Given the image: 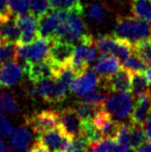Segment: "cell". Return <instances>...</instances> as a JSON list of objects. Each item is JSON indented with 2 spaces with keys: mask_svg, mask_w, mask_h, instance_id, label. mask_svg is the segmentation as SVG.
Wrapping results in <instances>:
<instances>
[{
  "mask_svg": "<svg viewBox=\"0 0 151 152\" xmlns=\"http://www.w3.org/2000/svg\"><path fill=\"white\" fill-rule=\"evenodd\" d=\"M97 51L98 50L95 46V39L89 34H87L79 42L75 49V53L69 65L75 72L76 77L88 70L89 66L96 60Z\"/></svg>",
  "mask_w": 151,
  "mask_h": 152,
  "instance_id": "1",
  "label": "cell"
},
{
  "mask_svg": "<svg viewBox=\"0 0 151 152\" xmlns=\"http://www.w3.org/2000/svg\"><path fill=\"white\" fill-rule=\"evenodd\" d=\"M86 35V26L82 19V15L69 12L66 19L59 26L55 39L62 40L75 46L76 42H80Z\"/></svg>",
  "mask_w": 151,
  "mask_h": 152,
  "instance_id": "2",
  "label": "cell"
},
{
  "mask_svg": "<svg viewBox=\"0 0 151 152\" xmlns=\"http://www.w3.org/2000/svg\"><path fill=\"white\" fill-rule=\"evenodd\" d=\"M95 46L101 54L112 55L117 59H126L133 53V45L113 35H103L95 39Z\"/></svg>",
  "mask_w": 151,
  "mask_h": 152,
  "instance_id": "3",
  "label": "cell"
},
{
  "mask_svg": "<svg viewBox=\"0 0 151 152\" xmlns=\"http://www.w3.org/2000/svg\"><path fill=\"white\" fill-rule=\"evenodd\" d=\"M50 39L39 37L33 44L30 45H17L16 56L17 60L21 59L24 63L28 62H39L48 58L51 47Z\"/></svg>",
  "mask_w": 151,
  "mask_h": 152,
  "instance_id": "4",
  "label": "cell"
},
{
  "mask_svg": "<svg viewBox=\"0 0 151 152\" xmlns=\"http://www.w3.org/2000/svg\"><path fill=\"white\" fill-rule=\"evenodd\" d=\"M75 49L76 47L74 45L59 39H54L51 42L49 56L47 59L56 68L57 72H59L61 68L71 65Z\"/></svg>",
  "mask_w": 151,
  "mask_h": 152,
  "instance_id": "5",
  "label": "cell"
},
{
  "mask_svg": "<svg viewBox=\"0 0 151 152\" xmlns=\"http://www.w3.org/2000/svg\"><path fill=\"white\" fill-rule=\"evenodd\" d=\"M26 123L32 128L33 132L36 134V137H38L44 132L60 127L59 113L54 111H42L34 113L27 118Z\"/></svg>",
  "mask_w": 151,
  "mask_h": 152,
  "instance_id": "6",
  "label": "cell"
},
{
  "mask_svg": "<svg viewBox=\"0 0 151 152\" xmlns=\"http://www.w3.org/2000/svg\"><path fill=\"white\" fill-rule=\"evenodd\" d=\"M105 110L115 119H123L133 111V95L129 92H119L109 96Z\"/></svg>",
  "mask_w": 151,
  "mask_h": 152,
  "instance_id": "7",
  "label": "cell"
},
{
  "mask_svg": "<svg viewBox=\"0 0 151 152\" xmlns=\"http://www.w3.org/2000/svg\"><path fill=\"white\" fill-rule=\"evenodd\" d=\"M15 24L21 31V39L18 45H30L39 38L38 19L33 14L29 12L15 17Z\"/></svg>",
  "mask_w": 151,
  "mask_h": 152,
  "instance_id": "8",
  "label": "cell"
},
{
  "mask_svg": "<svg viewBox=\"0 0 151 152\" xmlns=\"http://www.w3.org/2000/svg\"><path fill=\"white\" fill-rule=\"evenodd\" d=\"M23 72L26 74L29 80L34 84L40 83L44 80L54 79L57 75V69L46 59L39 62H28L23 64Z\"/></svg>",
  "mask_w": 151,
  "mask_h": 152,
  "instance_id": "9",
  "label": "cell"
},
{
  "mask_svg": "<svg viewBox=\"0 0 151 152\" xmlns=\"http://www.w3.org/2000/svg\"><path fill=\"white\" fill-rule=\"evenodd\" d=\"M71 139L59 127L38 136L36 142L52 152H66Z\"/></svg>",
  "mask_w": 151,
  "mask_h": 152,
  "instance_id": "10",
  "label": "cell"
},
{
  "mask_svg": "<svg viewBox=\"0 0 151 152\" xmlns=\"http://www.w3.org/2000/svg\"><path fill=\"white\" fill-rule=\"evenodd\" d=\"M59 118H60L61 130L67 137L75 138L83 134L84 123L74 108L71 107L64 108L59 113Z\"/></svg>",
  "mask_w": 151,
  "mask_h": 152,
  "instance_id": "11",
  "label": "cell"
},
{
  "mask_svg": "<svg viewBox=\"0 0 151 152\" xmlns=\"http://www.w3.org/2000/svg\"><path fill=\"white\" fill-rule=\"evenodd\" d=\"M103 88L107 91L119 93V92H128L131 86V72L124 68H120L116 74L107 78H101Z\"/></svg>",
  "mask_w": 151,
  "mask_h": 152,
  "instance_id": "12",
  "label": "cell"
},
{
  "mask_svg": "<svg viewBox=\"0 0 151 152\" xmlns=\"http://www.w3.org/2000/svg\"><path fill=\"white\" fill-rule=\"evenodd\" d=\"M101 83V78L93 70H86L82 75L77 76L71 84V90L82 97L83 95L96 90Z\"/></svg>",
  "mask_w": 151,
  "mask_h": 152,
  "instance_id": "13",
  "label": "cell"
},
{
  "mask_svg": "<svg viewBox=\"0 0 151 152\" xmlns=\"http://www.w3.org/2000/svg\"><path fill=\"white\" fill-rule=\"evenodd\" d=\"M151 115V90L136 97V104L131 114V123L143 126Z\"/></svg>",
  "mask_w": 151,
  "mask_h": 152,
  "instance_id": "14",
  "label": "cell"
},
{
  "mask_svg": "<svg viewBox=\"0 0 151 152\" xmlns=\"http://www.w3.org/2000/svg\"><path fill=\"white\" fill-rule=\"evenodd\" d=\"M62 23L58 10H50L42 18L38 19V34L39 37L54 40L56 32Z\"/></svg>",
  "mask_w": 151,
  "mask_h": 152,
  "instance_id": "15",
  "label": "cell"
},
{
  "mask_svg": "<svg viewBox=\"0 0 151 152\" xmlns=\"http://www.w3.org/2000/svg\"><path fill=\"white\" fill-rule=\"evenodd\" d=\"M93 124L101 134L104 139H115L121 122L116 121L107 111L105 107L97 113L93 119Z\"/></svg>",
  "mask_w": 151,
  "mask_h": 152,
  "instance_id": "16",
  "label": "cell"
},
{
  "mask_svg": "<svg viewBox=\"0 0 151 152\" xmlns=\"http://www.w3.org/2000/svg\"><path fill=\"white\" fill-rule=\"evenodd\" d=\"M23 75V67L18 60H12L0 66V88L15 86Z\"/></svg>",
  "mask_w": 151,
  "mask_h": 152,
  "instance_id": "17",
  "label": "cell"
},
{
  "mask_svg": "<svg viewBox=\"0 0 151 152\" xmlns=\"http://www.w3.org/2000/svg\"><path fill=\"white\" fill-rule=\"evenodd\" d=\"M120 68L121 63L119 59L112 55L101 54L93 66V72H96L99 78H107L116 74Z\"/></svg>",
  "mask_w": 151,
  "mask_h": 152,
  "instance_id": "18",
  "label": "cell"
},
{
  "mask_svg": "<svg viewBox=\"0 0 151 152\" xmlns=\"http://www.w3.org/2000/svg\"><path fill=\"white\" fill-rule=\"evenodd\" d=\"M21 39V31L15 24V21L8 20L0 25V44L18 45Z\"/></svg>",
  "mask_w": 151,
  "mask_h": 152,
  "instance_id": "19",
  "label": "cell"
},
{
  "mask_svg": "<svg viewBox=\"0 0 151 152\" xmlns=\"http://www.w3.org/2000/svg\"><path fill=\"white\" fill-rule=\"evenodd\" d=\"M31 134L30 130L26 126H20L14 130L10 137V145L16 150H26L27 147L31 143Z\"/></svg>",
  "mask_w": 151,
  "mask_h": 152,
  "instance_id": "20",
  "label": "cell"
},
{
  "mask_svg": "<svg viewBox=\"0 0 151 152\" xmlns=\"http://www.w3.org/2000/svg\"><path fill=\"white\" fill-rule=\"evenodd\" d=\"M52 10L58 12H73L83 15L84 10L81 0H48Z\"/></svg>",
  "mask_w": 151,
  "mask_h": 152,
  "instance_id": "21",
  "label": "cell"
},
{
  "mask_svg": "<svg viewBox=\"0 0 151 152\" xmlns=\"http://www.w3.org/2000/svg\"><path fill=\"white\" fill-rule=\"evenodd\" d=\"M133 54L144 62L146 66H151V38L146 37L133 45Z\"/></svg>",
  "mask_w": 151,
  "mask_h": 152,
  "instance_id": "22",
  "label": "cell"
},
{
  "mask_svg": "<svg viewBox=\"0 0 151 152\" xmlns=\"http://www.w3.org/2000/svg\"><path fill=\"white\" fill-rule=\"evenodd\" d=\"M133 14L135 18L151 24V2L150 0H133Z\"/></svg>",
  "mask_w": 151,
  "mask_h": 152,
  "instance_id": "23",
  "label": "cell"
},
{
  "mask_svg": "<svg viewBox=\"0 0 151 152\" xmlns=\"http://www.w3.org/2000/svg\"><path fill=\"white\" fill-rule=\"evenodd\" d=\"M105 106H95V104H87V102H79L78 104L75 107L76 112L78 113V115L80 116V118L82 119V121L84 122H92L93 119L95 118V116L97 115V113L101 110Z\"/></svg>",
  "mask_w": 151,
  "mask_h": 152,
  "instance_id": "24",
  "label": "cell"
},
{
  "mask_svg": "<svg viewBox=\"0 0 151 152\" xmlns=\"http://www.w3.org/2000/svg\"><path fill=\"white\" fill-rule=\"evenodd\" d=\"M37 97H40L44 102L55 104V80L49 79L36 84Z\"/></svg>",
  "mask_w": 151,
  "mask_h": 152,
  "instance_id": "25",
  "label": "cell"
},
{
  "mask_svg": "<svg viewBox=\"0 0 151 152\" xmlns=\"http://www.w3.org/2000/svg\"><path fill=\"white\" fill-rule=\"evenodd\" d=\"M150 83L146 79L144 72H139V74H131V95L139 96L143 93H146L150 90Z\"/></svg>",
  "mask_w": 151,
  "mask_h": 152,
  "instance_id": "26",
  "label": "cell"
},
{
  "mask_svg": "<svg viewBox=\"0 0 151 152\" xmlns=\"http://www.w3.org/2000/svg\"><path fill=\"white\" fill-rule=\"evenodd\" d=\"M146 142H147V138H146L143 126L131 123V149H133L136 151L139 150Z\"/></svg>",
  "mask_w": 151,
  "mask_h": 152,
  "instance_id": "27",
  "label": "cell"
},
{
  "mask_svg": "<svg viewBox=\"0 0 151 152\" xmlns=\"http://www.w3.org/2000/svg\"><path fill=\"white\" fill-rule=\"evenodd\" d=\"M0 112L1 114H16L19 112V104L16 98L8 93L0 94Z\"/></svg>",
  "mask_w": 151,
  "mask_h": 152,
  "instance_id": "28",
  "label": "cell"
},
{
  "mask_svg": "<svg viewBox=\"0 0 151 152\" xmlns=\"http://www.w3.org/2000/svg\"><path fill=\"white\" fill-rule=\"evenodd\" d=\"M121 66L124 69L128 70L131 74H139V72H144L147 66L144 64V62L141 59L138 58L136 55H131L126 59L122 61Z\"/></svg>",
  "mask_w": 151,
  "mask_h": 152,
  "instance_id": "29",
  "label": "cell"
},
{
  "mask_svg": "<svg viewBox=\"0 0 151 152\" xmlns=\"http://www.w3.org/2000/svg\"><path fill=\"white\" fill-rule=\"evenodd\" d=\"M8 10L15 17L24 16L30 12V0H7Z\"/></svg>",
  "mask_w": 151,
  "mask_h": 152,
  "instance_id": "30",
  "label": "cell"
},
{
  "mask_svg": "<svg viewBox=\"0 0 151 152\" xmlns=\"http://www.w3.org/2000/svg\"><path fill=\"white\" fill-rule=\"evenodd\" d=\"M88 17L95 24H103L107 19V12L101 3L93 2L89 5Z\"/></svg>",
  "mask_w": 151,
  "mask_h": 152,
  "instance_id": "31",
  "label": "cell"
},
{
  "mask_svg": "<svg viewBox=\"0 0 151 152\" xmlns=\"http://www.w3.org/2000/svg\"><path fill=\"white\" fill-rule=\"evenodd\" d=\"M108 94L104 91L101 90H94L92 92L85 94L81 97L83 102H87V104H95V106H105V102L108 99Z\"/></svg>",
  "mask_w": 151,
  "mask_h": 152,
  "instance_id": "32",
  "label": "cell"
},
{
  "mask_svg": "<svg viewBox=\"0 0 151 152\" xmlns=\"http://www.w3.org/2000/svg\"><path fill=\"white\" fill-rule=\"evenodd\" d=\"M90 143L88 142L86 137L84 134H81L71 139L66 152H87Z\"/></svg>",
  "mask_w": 151,
  "mask_h": 152,
  "instance_id": "33",
  "label": "cell"
},
{
  "mask_svg": "<svg viewBox=\"0 0 151 152\" xmlns=\"http://www.w3.org/2000/svg\"><path fill=\"white\" fill-rule=\"evenodd\" d=\"M30 10L37 19H40L50 12L48 0H30Z\"/></svg>",
  "mask_w": 151,
  "mask_h": 152,
  "instance_id": "34",
  "label": "cell"
},
{
  "mask_svg": "<svg viewBox=\"0 0 151 152\" xmlns=\"http://www.w3.org/2000/svg\"><path fill=\"white\" fill-rule=\"evenodd\" d=\"M17 60L16 47L9 44H0V63Z\"/></svg>",
  "mask_w": 151,
  "mask_h": 152,
  "instance_id": "35",
  "label": "cell"
},
{
  "mask_svg": "<svg viewBox=\"0 0 151 152\" xmlns=\"http://www.w3.org/2000/svg\"><path fill=\"white\" fill-rule=\"evenodd\" d=\"M14 132V127L4 114H0V138H6Z\"/></svg>",
  "mask_w": 151,
  "mask_h": 152,
  "instance_id": "36",
  "label": "cell"
},
{
  "mask_svg": "<svg viewBox=\"0 0 151 152\" xmlns=\"http://www.w3.org/2000/svg\"><path fill=\"white\" fill-rule=\"evenodd\" d=\"M106 144V152H128L129 148L123 146L115 139H104Z\"/></svg>",
  "mask_w": 151,
  "mask_h": 152,
  "instance_id": "37",
  "label": "cell"
},
{
  "mask_svg": "<svg viewBox=\"0 0 151 152\" xmlns=\"http://www.w3.org/2000/svg\"><path fill=\"white\" fill-rule=\"evenodd\" d=\"M12 15L8 10L7 0H0V20L6 22L8 20H12Z\"/></svg>",
  "mask_w": 151,
  "mask_h": 152,
  "instance_id": "38",
  "label": "cell"
},
{
  "mask_svg": "<svg viewBox=\"0 0 151 152\" xmlns=\"http://www.w3.org/2000/svg\"><path fill=\"white\" fill-rule=\"evenodd\" d=\"M87 152H106V144L105 140H101V142L90 144Z\"/></svg>",
  "mask_w": 151,
  "mask_h": 152,
  "instance_id": "39",
  "label": "cell"
},
{
  "mask_svg": "<svg viewBox=\"0 0 151 152\" xmlns=\"http://www.w3.org/2000/svg\"><path fill=\"white\" fill-rule=\"evenodd\" d=\"M143 129H144V132H145L147 140L149 141V142H151V115L149 116V118L146 120L145 123H144Z\"/></svg>",
  "mask_w": 151,
  "mask_h": 152,
  "instance_id": "40",
  "label": "cell"
},
{
  "mask_svg": "<svg viewBox=\"0 0 151 152\" xmlns=\"http://www.w3.org/2000/svg\"><path fill=\"white\" fill-rule=\"evenodd\" d=\"M29 152H52V151L44 148L42 145H39L37 142H35L34 144H33V146L31 147V149L29 150Z\"/></svg>",
  "mask_w": 151,
  "mask_h": 152,
  "instance_id": "41",
  "label": "cell"
},
{
  "mask_svg": "<svg viewBox=\"0 0 151 152\" xmlns=\"http://www.w3.org/2000/svg\"><path fill=\"white\" fill-rule=\"evenodd\" d=\"M137 152H151V142H146Z\"/></svg>",
  "mask_w": 151,
  "mask_h": 152,
  "instance_id": "42",
  "label": "cell"
},
{
  "mask_svg": "<svg viewBox=\"0 0 151 152\" xmlns=\"http://www.w3.org/2000/svg\"><path fill=\"white\" fill-rule=\"evenodd\" d=\"M0 152H12L9 147H8L2 140H0Z\"/></svg>",
  "mask_w": 151,
  "mask_h": 152,
  "instance_id": "43",
  "label": "cell"
},
{
  "mask_svg": "<svg viewBox=\"0 0 151 152\" xmlns=\"http://www.w3.org/2000/svg\"><path fill=\"white\" fill-rule=\"evenodd\" d=\"M144 75H145L146 79H147L148 82H149L151 85V66H148V67L146 68L145 72H144Z\"/></svg>",
  "mask_w": 151,
  "mask_h": 152,
  "instance_id": "44",
  "label": "cell"
},
{
  "mask_svg": "<svg viewBox=\"0 0 151 152\" xmlns=\"http://www.w3.org/2000/svg\"><path fill=\"white\" fill-rule=\"evenodd\" d=\"M2 23H3V21H1V20H0V25H1Z\"/></svg>",
  "mask_w": 151,
  "mask_h": 152,
  "instance_id": "45",
  "label": "cell"
},
{
  "mask_svg": "<svg viewBox=\"0 0 151 152\" xmlns=\"http://www.w3.org/2000/svg\"><path fill=\"white\" fill-rule=\"evenodd\" d=\"M150 38H151V28H150Z\"/></svg>",
  "mask_w": 151,
  "mask_h": 152,
  "instance_id": "46",
  "label": "cell"
},
{
  "mask_svg": "<svg viewBox=\"0 0 151 152\" xmlns=\"http://www.w3.org/2000/svg\"><path fill=\"white\" fill-rule=\"evenodd\" d=\"M0 64H1V63H0ZM0 66H1V65H0Z\"/></svg>",
  "mask_w": 151,
  "mask_h": 152,
  "instance_id": "47",
  "label": "cell"
},
{
  "mask_svg": "<svg viewBox=\"0 0 151 152\" xmlns=\"http://www.w3.org/2000/svg\"><path fill=\"white\" fill-rule=\"evenodd\" d=\"M150 2H151V0H150Z\"/></svg>",
  "mask_w": 151,
  "mask_h": 152,
  "instance_id": "48",
  "label": "cell"
}]
</instances>
